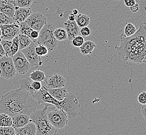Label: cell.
<instances>
[{
	"label": "cell",
	"instance_id": "1",
	"mask_svg": "<svg viewBox=\"0 0 146 135\" xmlns=\"http://www.w3.org/2000/svg\"><path fill=\"white\" fill-rule=\"evenodd\" d=\"M118 58L126 65L129 62L137 64L146 62V22L140 24L134 35L120 36L119 46H115Z\"/></svg>",
	"mask_w": 146,
	"mask_h": 135
},
{
	"label": "cell",
	"instance_id": "2",
	"mask_svg": "<svg viewBox=\"0 0 146 135\" xmlns=\"http://www.w3.org/2000/svg\"><path fill=\"white\" fill-rule=\"evenodd\" d=\"M38 103L29 91L18 88L1 96L0 113H6L11 117L15 115H30L35 111Z\"/></svg>",
	"mask_w": 146,
	"mask_h": 135
},
{
	"label": "cell",
	"instance_id": "3",
	"mask_svg": "<svg viewBox=\"0 0 146 135\" xmlns=\"http://www.w3.org/2000/svg\"><path fill=\"white\" fill-rule=\"evenodd\" d=\"M50 106L52 105L47 104L43 109L35 110L30 115L31 122L35 124L36 135H54L57 132V129L50 123L47 118V109Z\"/></svg>",
	"mask_w": 146,
	"mask_h": 135
},
{
	"label": "cell",
	"instance_id": "4",
	"mask_svg": "<svg viewBox=\"0 0 146 135\" xmlns=\"http://www.w3.org/2000/svg\"><path fill=\"white\" fill-rule=\"evenodd\" d=\"M55 29L54 24L47 22L39 31V36L36 40L37 44L45 46L49 52L56 49L58 45V41L54 34Z\"/></svg>",
	"mask_w": 146,
	"mask_h": 135
},
{
	"label": "cell",
	"instance_id": "5",
	"mask_svg": "<svg viewBox=\"0 0 146 135\" xmlns=\"http://www.w3.org/2000/svg\"><path fill=\"white\" fill-rule=\"evenodd\" d=\"M60 109L67 114L69 118L76 117L81 108V105L78 97L72 93H68L64 99L60 101Z\"/></svg>",
	"mask_w": 146,
	"mask_h": 135
},
{
	"label": "cell",
	"instance_id": "6",
	"mask_svg": "<svg viewBox=\"0 0 146 135\" xmlns=\"http://www.w3.org/2000/svg\"><path fill=\"white\" fill-rule=\"evenodd\" d=\"M47 115L50 123L56 129L64 128L67 125V114L62 109H57L55 107L51 111H48L47 109Z\"/></svg>",
	"mask_w": 146,
	"mask_h": 135
},
{
	"label": "cell",
	"instance_id": "7",
	"mask_svg": "<svg viewBox=\"0 0 146 135\" xmlns=\"http://www.w3.org/2000/svg\"><path fill=\"white\" fill-rule=\"evenodd\" d=\"M42 85L41 89L32 95L37 101L38 105L43 103L50 104L52 106L55 107L57 109H60V101L56 100L55 98L50 95L47 91V88L43 84V83Z\"/></svg>",
	"mask_w": 146,
	"mask_h": 135
},
{
	"label": "cell",
	"instance_id": "8",
	"mask_svg": "<svg viewBox=\"0 0 146 135\" xmlns=\"http://www.w3.org/2000/svg\"><path fill=\"white\" fill-rule=\"evenodd\" d=\"M1 77L5 79H11L16 75L14 65L11 57L3 56L0 58Z\"/></svg>",
	"mask_w": 146,
	"mask_h": 135
},
{
	"label": "cell",
	"instance_id": "9",
	"mask_svg": "<svg viewBox=\"0 0 146 135\" xmlns=\"http://www.w3.org/2000/svg\"><path fill=\"white\" fill-rule=\"evenodd\" d=\"M16 73L23 75L26 73L31 68L23 53L19 50L12 57Z\"/></svg>",
	"mask_w": 146,
	"mask_h": 135
},
{
	"label": "cell",
	"instance_id": "10",
	"mask_svg": "<svg viewBox=\"0 0 146 135\" xmlns=\"http://www.w3.org/2000/svg\"><path fill=\"white\" fill-rule=\"evenodd\" d=\"M36 45V44L32 41L28 47L21 50L29 62L31 67H38L43 64V62L42 61L41 57L38 56L35 52V48Z\"/></svg>",
	"mask_w": 146,
	"mask_h": 135
},
{
	"label": "cell",
	"instance_id": "11",
	"mask_svg": "<svg viewBox=\"0 0 146 135\" xmlns=\"http://www.w3.org/2000/svg\"><path fill=\"white\" fill-rule=\"evenodd\" d=\"M25 22L33 30L40 31L47 22V18L43 14L39 12L32 13L27 18Z\"/></svg>",
	"mask_w": 146,
	"mask_h": 135
},
{
	"label": "cell",
	"instance_id": "12",
	"mask_svg": "<svg viewBox=\"0 0 146 135\" xmlns=\"http://www.w3.org/2000/svg\"><path fill=\"white\" fill-rule=\"evenodd\" d=\"M0 28L2 32L1 36L2 40H12L13 38L20 33L19 24L16 22L1 25Z\"/></svg>",
	"mask_w": 146,
	"mask_h": 135
},
{
	"label": "cell",
	"instance_id": "13",
	"mask_svg": "<svg viewBox=\"0 0 146 135\" xmlns=\"http://www.w3.org/2000/svg\"><path fill=\"white\" fill-rule=\"evenodd\" d=\"M42 83L47 89H53L65 86L66 80L62 75L55 73L46 77Z\"/></svg>",
	"mask_w": 146,
	"mask_h": 135
},
{
	"label": "cell",
	"instance_id": "14",
	"mask_svg": "<svg viewBox=\"0 0 146 135\" xmlns=\"http://www.w3.org/2000/svg\"><path fill=\"white\" fill-rule=\"evenodd\" d=\"M19 84L21 88H25L29 91L31 95L35 94L41 89L42 87V83L38 81H35L30 77H27L21 79Z\"/></svg>",
	"mask_w": 146,
	"mask_h": 135
},
{
	"label": "cell",
	"instance_id": "15",
	"mask_svg": "<svg viewBox=\"0 0 146 135\" xmlns=\"http://www.w3.org/2000/svg\"><path fill=\"white\" fill-rule=\"evenodd\" d=\"M32 13V9L30 7H19L16 6L15 11L14 15L15 22L19 24L25 21L27 18Z\"/></svg>",
	"mask_w": 146,
	"mask_h": 135
},
{
	"label": "cell",
	"instance_id": "16",
	"mask_svg": "<svg viewBox=\"0 0 146 135\" xmlns=\"http://www.w3.org/2000/svg\"><path fill=\"white\" fill-rule=\"evenodd\" d=\"M15 7V1L2 0L0 1V12L10 17H14Z\"/></svg>",
	"mask_w": 146,
	"mask_h": 135
},
{
	"label": "cell",
	"instance_id": "17",
	"mask_svg": "<svg viewBox=\"0 0 146 135\" xmlns=\"http://www.w3.org/2000/svg\"><path fill=\"white\" fill-rule=\"evenodd\" d=\"M64 29L66 30L68 34V38L69 41H71L73 38L79 35L80 28L78 26L76 21L67 20L64 24Z\"/></svg>",
	"mask_w": 146,
	"mask_h": 135
},
{
	"label": "cell",
	"instance_id": "18",
	"mask_svg": "<svg viewBox=\"0 0 146 135\" xmlns=\"http://www.w3.org/2000/svg\"><path fill=\"white\" fill-rule=\"evenodd\" d=\"M12 126L15 129L25 126L31 122L30 115L25 114H19L12 116Z\"/></svg>",
	"mask_w": 146,
	"mask_h": 135
},
{
	"label": "cell",
	"instance_id": "19",
	"mask_svg": "<svg viewBox=\"0 0 146 135\" xmlns=\"http://www.w3.org/2000/svg\"><path fill=\"white\" fill-rule=\"evenodd\" d=\"M15 135H35L36 129L35 124L30 122L25 126L15 128Z\"/></svg>",
	"mask_w": 146,
	"mask_h": 135
},
{
	"label": "cell",
	"instance_id": "20",
	"mask_svg": "<svg viewBox=\"0 0 146 135\" xmlns=\"http://www.w3.org/2000/svg\"><path fill=\"white\" fill-rule=\"evenodd\" d=\"M47 91L51 96L59 101L64 100L69 93L67 89L64 86L60 88L47 89Z\"/></svg>",
	"mask_w": 146,
	"mask_h": 135
},
{
	"label": "cell",
	"instance_id": "21",
	"mask_svg": "<svg viewBox=\"0 0 146 135\" xmlns=\"http://www.w3.org/2000/svg\"><path fill=\"white\" fill-rule=\"evenodd\" d=\"M96 47V45L92 41H87L84 42L82 46L80 47V53L83 55H88L92 54L95 48Z\"/></svg>",
	"mask_w": 146,
	"mask_h": 135
},
{
	"label": "cell",
	"instance_id": "22",
	"mask_svg": "<svg viewBox=\"0 0 146 135\" xmlns=\"http://www.w3.org/2000/svg\"><path fill=\"white\" fill-rule=\"evenodd\" d=\"M75 21L80 28L88 26L90 23V18L87 15L79 14L76 16Z\"/></svg>",
	"mask_w": 146,
	"mask_h": 135
},
{
	"label": "cell",
	"instance_id": "23",
	"mask_svg": "<svg viewBox=\"0 0 146 135\" xmlns=\"http://www.w3.org/2000/svg\"><path fill=\"white\" fill-rule=\"evenodd\" d=\"M18 36L19 43V50H22L24 48L28 47L32 42V41L31 39L27 35L19 33Z\"/></svg>",
	"mask_w": 146,
	"mask_h": 135
},
{
	"label": "cell",
	"instance_id": "24",
	"mask_svg": "<svg viewBox=\"0 0 146 135\" xmlns=\"http://www.w3.org/2000/svg\"><path fill=\"white\" fill-rule=\"evenodd\" d=\"M55 38L58 41H62L68 38L67 32L64 28H59L55 29L54 32Z\"/></svg>",
	"mask_w": 146,
	"mask_h": 135
},
{
	"label": "cell",
	"instance_id": "25",
	"mask_svg": "<svg viewBox=\"0 0 146 135\" xmlns=\"http://www.w3.org/2000/svg\"><path fill=\"white\" fill-rule=\"evenodd\" d=\"M29 77L33 81L42 82L45 79L46 76L43 71L37 70L33 71L30 74Z\"/></svg>",
	"mask_w": 146,
	"mask_h": 135
},
{
	"label": "cell",
	"instance_id": "26",
	"mask_svg": "<svg viewBox=\"0 0 146 135\" xmlns=\"http://www.w3.org/2000/svg\"><path fill=\"white\" fill-rule=\"evenodd\" d=\"M12 118L6 113H0V127L12 126Z\"/></svg>",
	"mask_w": 146,
	"mask_h": 135
},
{
	"label": "cell",
	"instance_id": "27",
	"mask_svg": "<svg viewBox=\"0 0 146 135\" xmlns=\"http://www.w3.org/2000/svg\"><path fill=\"white\" fill-rule=\"evenodd\" d=\"M137 31V29L133 24L127 23L126 24L124 30V35L126 37L131 36V35H134Z\"/></svg>",
	"mask_w": 146,
	"mask_h": 135
},
{
	"label": "cell",
	"instance_id": "28",
	"mask_svg": "<svg viewBox=\"0 0 146 135\" xmlns=\"http://www.w3.org/2000/svg\"><path fill=\"white\" fill-rule=\"evenodd\" d=\"M1 44H2L4 50L5 52V55L7 57H12V53H11V45H12V40H2L1 42Z\"/></svg>",
	"mask_w": 146,
	"mask_h": 135
},
{
	"label": "cell",
	"instance_id": "29",
	"mask_svg": "<svg viewBox=\"0 0 146 135\" xmlns=\"http://www.w3.org/2000/svg\"><path fill=\"white\" fill-rule=\"evenodd\" d=\"M19 30L20 33L27 35L30 38V34L33 29L28 24L25 22V21L19 24Z\"/></svg>",
	"mask_w": 146,
	"mask_h": 135
},
{
	"label": "cell",
	"instance_id": "30",
	"mask_svg": "<svg viewBox=\"0 0 146 135\" xmlns=\"http://www.w3.org/2000/svg\"><path fill=\"white\" fill-rule=\"evenodd\" d=\"M36 54L40 57H43L46 56L49 52L48 48L45 46L43 45H38L35 48Z\"/></svg>",
	"mask_w": 146,
	"mask_h": 135
},
{
	"label": "cell",
	"instance_id": "31",
	"mask_svg": "<svg viewBox=\"0 0 146 135\" xmlns=\"http://www.w3.org/2000/svg\"><path fill=\"white\" fill-rule=\"evenodd\" d=\"M15 21L13 18L10 17L7 15L0 12V26L6 24L14 23Z\"/></svg>",
	"mask_w": 146,
	"mask_h": 135
},
{
	"label": "cell",
	"instance_id": "32",
	"mask_svg": "<svg viewBox=\"0 0 146 135\" xmlns=\"http://www.w3.org/2000/svg\"><path fill=\"white\" fill-rule=\"evenodd\" d=\"M19 38L18 36H15L14 38H13L12 40V45H11V53L12 56H14L15 54L17 53L19 51Z\"/></svg>",
	"mask_w": 146,
	"mask_h": 135
},
{
	"label": "cell",
	"instance_id": "33",
	"mask_svg": "<svg viewBox=\"0 0 146 135\" xmlns=\"http://www.w3.org/2000/svg\"><path fill=\"white\" fill-rule=\"evenodd\" d=\"M71 44L74 47L80 48L84 42V38L83 36L76 35L71 40Z\"/></svg>",
	"mask_w": 146,
	"mask_h": 135
},
{
	"label": "cell",
	"instance_id": "34",
	"mask_svg": "<svg viewBox=\"0 0 146 135\" xmlns=\"http://www.w3.org/2000/svg\"><path fill=\"white\" fill-rule=\"evenodd\" d=\"M0 135H15L13 126L0 127Z\"/></svg>",
	"mask_w": 146,
	"mask_h": 135
},
{
	"label": "cell",
	"instance_id": "35",
	"mask_svg": "<svg viewBox=\"0 0 146 135\" xmlns=\"http://www.w3.org/2000/svg\"><path fill=\"white\" fill-rule=\"evenodd\" d=\"M16 6L19 7H30L32 4V0H15Z\"/></svg>",
	"mask_w": 146,
	"mask_h": 135
},
{
	"label": "cell",
	"instance_id": "36",
	"mask_svg": "<svg viewBox=\"0 0 146 135\" xmlns=\"http://www.w3.org/2000/svg\"><path fill=\"white\" fill-rule=\"evenodd\" d=\"M138 103L142 105L146 104V91H143L140 93L137 98Z\"/></svg>",
	"mask_w": 146,
	"mask_h": 135
},
{
	"label": "cell",
	"instance_id": "37",
	"mask_svg": "<svg viewBox=\"0 0 146 135\" xmlns=\"http://www.w3.org/2000/svg\"><path fill=\"white\" fill-rule=\"evenodd\" d=\"M80 33L83 36H88L91 34V30L88 26H84L80 30Z\"/></svg>",
	"mask_w": 146,
	"mask_h": 135
},
{
	"label": "cell",
	"instance_id": "38",
	"mask_svg": "<svg viewBox=\"0 0 146 135\" xmlns=\"http://www.w3.org/2000/svg\"><path fill=\"white\" fill-rule=\"evenodd\" d=\"M38 36H39V31L35 30H33L30 34V38L31 39L32 41L37 45L38 44L36 43V40L38 38Z\"/></svg>",
	"mask_w": 146,
	"mask_h": 135
},
{
	"label": "cell",
	"instance_id": "39",
	"mask_svg": "<svg viewBox=\"0 0 146 135\" xmlns=\"http://www.w3.org/2000/svg\"><path fill=\"white\" fill-rule=\"evenodd\" d=\"M136 2L135 0H124V3L125 5L127 7L133 6L135 4H136Z\"/></svg>",
	"mask_w": 146,
	"mask_h": 135
},
{
	"label": "cell",
	"instance_id": "40",
	"mask_svg": "<svg viewBox=\"0 0 146 135\" xmlns=\"http://www.w3.org/2000/svg\"><path fill=\"white\" fill-rule=\"evenodd\" d=\"M129 9H130V10L131 11V12H133V13H136L139 9V6L138 3H136V4H135L134 5L130 6Z\"/></svg>",
	"mask_w": 146,
	"mask_h": 135
},
{
	"label": "cell",
	"instance_id": "41",
	"mask_svg": "<svg viewBox=\"0 0 146 135\" xmlns=\"http://www.w3.org/2000/svg\"><path fill=\"white\" fill-rule=\"evenodd\" d=\"M141 112L145 120L146 121V104L143 105L141 108Z\"/></svg>",
	"mask_w": 146,
	"mask_h": 135
},
{
	"label": "cell",
	"instance_id": "42",
	"mask_svg": "<svg viewBox=\"0 0 146 135\" xmlns=\"http://www.w3.org/2000/svg\"><path fill=\"white\" fill-rule=\"evenodd\" d=\"M68 19L70 21H75L76 15H74L72 12H70L68 15Z\"/></svg>",
	"mask_w": 146,
	"mask_h": 135
},
{
	"label": "cell",
	"instance_id": "43",
	"mask_svg": "<svg viewBox=\"0 0 146 135\" xmlns=\"http://www.w3.org/2000/svg\"><path fill=\"white\" fill-rule=\"evenodd\" d=\"M5 56V52L3 48L2 44L0 43V58L2 57L3 56Z\"/></svg>",
	"mask_w": 146,
	"mask_h": 135
},
{
	"label": "cell",
	"instance_id": "44",
	"mask_svg": "<svg viewBox=\"0 0 146 135\" xmlns=\"http://www.w3.org/2000/svg\"><path fill=\"white\" fill-rule=\"evenodd\" d=\"M72 13H73L74 15H76H76H78L79 14V11H78L76 9H74L73 11H72Z\"/></svg>",
	"mask_w": 146,
	"mask_h": 135
},
{
	"label": "cell",
	"instance_id": "45",
	"mask_svg": "<svg viewBox=\"0 0 146 135\" xmlns=\"http://www.w3.org/2000/svg\"><path fill=\"white\" fill-rule=\"evenodd\" d=\"M2 30L1 29V28H0V38H1V36H2Z\"/></svg>",
	"mask_w": 146,
	"mask_h": 135
},
{
	"label": "cell",
	"instance_id": "46",
	"mask_svg": "<svg viewBox=\"0 0 146 135\" xmlns=\"http://www.w3.org/2000/svg\"><path fill=\"white\" fill-rule=\"evenodd\" d=\"M2 38H0V43H1V41H2Z\"/></svg>",
	"mask_w": 146,
	"mask_h": 135
},
{
	"label": "cell",
	"instance_id": "47",
	"mask_svg": "<svg viewBox=\"0 0 146 135\" xmlns=\"http://www.w3.org/2000/svg\"><path fill=\"white\" fill-rule=\"evenodd\" d=\"M0 77H1V71H0Z\"/></svg>",
	"mask_w": 146,
	"mask_h": 135
},
{
	"label": "cell",
	"instance_id": "48",
	"mask_svg": "<svg viewBox=\"0 0 146 135\" xmlns=\"http://www.w3.org/2000/svg\"></svg>",
	"mask_w": 146,
	"mask_h": 135
}]
</instances>
